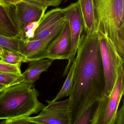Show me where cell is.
Returning <instances> with one entry per match:
<instances>
[{
  "label": "cell",
  "mask_w": 124,
  "mask_h": 124,
  "mask_svg": "<svg viewBox=\"0 0 124 124\" xmlns=\"http://www.w3.org/2000/svg\"><path fill=\"white\" fill-rule=\"evenodd\" d=\"M124 64L122 63L118 68L116 80L110 94H105L97 101L90 124H114L118 107L124 95Z\"/></svg>",
  "instance_id": "4"
},
{
  "label": "cell",
  "mask_w": 124,
  "mask_h": 124,
  "mask_svg": "<svg viewBox=\"0 0 124 124\" xmlns=\"http://www.w3.org/2000/svg\"><path fill=\"white\" fill-rule=\"evenodd\" d=\"M33 84L22 82L8 87L0 95V120L30 116L45 107L38 99Z\"/></svg>",
  "instance_id": "2"
},
{
  "label": "cell",
  "mask_w": 124,
  "mask_h": 124,
  "mask_svg": "<svg viewBox=\"0 0 124 124\" xmlns=\"http://www.w3.org/2000/svg\"><path fill=\"white\" fill-rule=\"evenodd\" d=\"M8 87L6 85L0 84V93L5 90Z\"/></svg>",
  "instance_id": "26"
},
{
  "label": "cell",
  "mask_w": 124,
  "mask_h": 124,
  "mask_svg": "<svg viewBox=\"0 0 124 124\" xmlns=\"http://www.w3.org/2000/svg\"><path fill=\"white\" fill-rule=\"evenodd\" d=\"M2 92H1V93H0V94H1V93H2Z\"/></svg>",
  "instance_id": "28"
},
{
  "label": "cell",
  "mask_w": 124,
  "mask_h": 124,
  "mask_svg": "<svg viewBox=\"0 0 124 124\" xmlns=\"http://www.w3.org/2000/svg\"><path fill=\"white\" fill-rule=\"evenodd\" d=\"M78 2L83 19L85 34L88 35L96 31L93 0H78Z\"/></svg>",
  "instance_id": "13"
},
{
  "label": "cell",
  "mask_w": 124,
  "mask_h": 124,
  "mask_svg": "<svg viewBox=\"0 0 124 124\" xmlns=\"http://www.w3.org/2000/svg\"><path fill=\"white\" fill-rule=\"evenodd\" d=\"M0 58L3 62L11 64L25 62L24 57L19 53L0 47Z\"/></svg>",
  "instance_id": "16"
},
{
  "label": "cell",
  "mask_w": 124,
  "mask_h": 124,
  "mask_svg": "<svg viewBox=\"0 0 124 124\" xmlns=\"http://www.w3.org/2000/svg\"><path fill=\"white\" fill-rule=\"evenodd\" d=\"M106 82L105 94L111 92L117 78V71L124 59L119 56L111 40L106 35L97 32Z\"/></svg>",
  "instance_id": "5"
},
{
  "label": "cell",
  "mask_w": 124,
  "mask_h": 124,
  "mask_svg": "<svg viewBox=\"0 0 124 124\" xmlns=\"http://www.w3.org/2000/svg\"><path fill=\"white\" fill-rule=\"evenodd\" d=\"M53 61L47 59L32 61L30 62L26 70L22 74L23 78V82L33 84L39 79L42 72L47 71L51 66Z\"/></svg>",
  "instance_id": "14"
},
{
  "label": "cell",
  "mask_w": 124,
  "mask_h": 124,
  "mask_svg": "<svg viewBox=\"0 0 124 124\" xmlns=\"http://www.w3.org/2000/svg\"><path fill=\"white\" fill-rule=\"evenodd\" d=\"M75 68V63L73 62L68 72L66 79L62 88L52 102L58 101L64 97L70 95L74 83V75Z\"/></svg>",
  "instance_id": "15"
},
{
  "label": "cell",
  "mask_w": 124,
  "mask_h": 124,
  "mask_svg": "<svg viewBox=\"0 0 124 124\" xmlns=\"http://www.w3.org/2000/svg\"><path fill=\"white\" fill-rule=\"evenodd\" d=\"M74 61V83L70 94L72 124L106 93V82L97 32L83 35Z\"/></svg>",
  "instance_id": "1"
},
{
  "label": "cell",
  "mask_w": 124,
  "mask_h": 124,
  "mask_svg": "<svg viewBox=\"0 0 124 124\" xmlns=\"http://www.w3.org/2000/svg\"><path fill=\"white\" fill-rule=\"evenodd\" d=\"M0 61H2V60H1V59L0 58Z\"/></svg>",
  "instance_id": "27"
},
{
  "label": "cell",
  "mask_w": 124,
  "mask_h": 124,
  "mask_svg": "<svg viewBox=\"0 0 124 124\" xmlns=\"http://www.w3.org/2000/svg\"><path fill=\"white\" fill-rule=\"evenodd\" d=\"M22 74L11 72H0V84L9 87L23 82Z\"/></svg>",
  "instance_id": "18"
},
{
  "label": "cell",
  "mask_w": 124,
  "mask_h": 124,
  "mask_svg": "<svg viewBox=\"0 0 124 124\" xmlns=\"http://www.w3.org/2000/svg\"><path fill=\"white\" fill-rule=\"evenodd\" d=\"M93 107V106H91L85 110L74 123V124H89L91 118Z\"/></svg>",
  "instance_id": "22"
},
{
  "label": "cell",
  "mask_w": 124,
  "mask_h": 124,
  "mask_svg": "<svg viewBox=\"0 0 124 124\" xmlns=\"http://www.w3.org/2000/svg\"><path fill=\"white\" fill-rule=\"evenodd\" d=\"M71 47V37L67 20L58 34L50 43L40 59L52 61L68 59Z\"/></svg>",
  "instance_id": "9"
},
{
  "label": "cell",
  "mask_w": 124,
  "mask_h": 124,
  "mask_svg": "<svg viewBox=\"0 0 124 124\" xmlns=\"http://www.w3.org/2000/svg\"><path fill=\"white\" fill-rule=\"evenodd\" d=\"M23 0H0V4L5 7L15 5Z\"/></svg>",
  "instance_id": "25"
},
{
  "label": "cell",
  "mask_w": 124,
  "mask_h": 124,
  "mask_svg": "<svg viewBox=\"0 0 124 124\" xmlns=\"http://www.w3.org/2000/svg\"><path fill=\"white\" fill-rule=\"evenodd\" d=\"M46 101L48 105L45 106L38 116L30 117L34 124H72L69 98L61 101Z\"/></svg>",
  "instance_id": "6"
},
{
  "label": "cell",
  "mask_w": 124,
  "mask_h": 124,
  "mask_svg": "<svg viewBox=\"0 0 124 124\" xmlns=\"http://www.w3.org/2000/svg\"><path fill=\"white\" fill-rule=\"evenodd\" d=\"M40 21L30 22L27 24L24 30V40L22 42H28L33 38Z\"/></svg>",
  "instance_id": "20"
},
{
  "label": "cell",
  "mask_w": 124,
  "mask_h": 124,
  "mask_svg": "<svg viewBox=\"0 0 124 124\" xmlns=\"http://www.w3.org/2000/svg\"><path fill=\"white\" fill-rule=\"evenodd\" d=\"M48 7L40 3L23 0L15 5L19 38L24 40V30L30 22L40 21Z\"/></svg>",
  "instance_id": "8"
},
{
  "label": "cell",
  "mask_w": 124,
  "mask_h": 124,
  "mask_svg": "<svg viewBox=\"0 0 124 124\" xmlns=\"http://www.w3.org/2000/svg\"><path fill=\"white\" fill-rule=\"evenodd\" d=\"M21 64H11L0 61V72H11L22 74Z\"/></svg>",
  "instance_id": "19"
},
{
  "label": "cell",
  "mask_w": 124,
  "mask_h": 124,
  "mask_svg": "<svg viewBox=\"0 0 124 124\" xmlns=\"http://www.w3.org/2000/svg\"><path fill=\"white\" fill-rule=\"evenodd\" d=\"M67 17L64 8H56L45 14L30 40L44 39L50 34L58 27L64 24Z\"/></svg>",
  "instance_id": "10"
},
{
  "label": "cell",
  "mask_w": 124,
  "mask_h": 124,
  "mask_svg": "<svg viewBox=\"0 0 124 124\" xmlns=\"http://www.w3.org/2000/svg\"><path fill=\"white\" fill-rule=\"evenodd\" d=\"M67 19L69 24L71 37V47L63 76H66L74 60L78 45L84 30V23L78 2L72 3L64 8Z\"/></svg>",
  "instance_id": "7"
},
{
  "label": "cell",
  "mask_w": 124,
  "mask_h": 124,
  "mask_svg": "<svg viewBox=\"0 0 124 124\" xmlns=\"http://www.w3.org/2000/svg\"><path fill=\"white\" fill-rule=\"evenodd\" d=\"M0 34L9 37L19 38L15 5L5 7L0 4Z\"/></svg>",
  "instance_id": "12"
},
{
  "label": "cell",
  "mask_w": 124,
  "mask_h": 124,
  "mask_svg": "<svg viewBox=\"0 0 124 124\" xmlns=\"http://www.w3.org/2000/svg\"><path fill=\"white\" fill-rule=\"evenodd\" d=\"M21 39L11 38L0 34V47L16 51L20 54Z\"/></svg>",
  "instance_id": "17"
},
{
  "label": "cell",
  "mask_w": 124,
  "mask_h": 124,
  "mask_svg": "<svg viewBox=\"0 0 124 124\" xmlns=\"http://www.w3.org/2000/svg\"><path fill=\"white\" fill-rule=\"evenodd\" d=\"M0 124H34L30 119V116H23L13 119H5L0 122Z\"/></svg>",
  "instance_id": "21"
},
{
  "label": "cell",
  "mask_w": 124,
  "mask_h": 124,
  "mask_svg": "<svg viewBox=\"0 0 124 124\" xmlns=\"http://www.w3.org/2000/svg\"><path fill=\"white\" fill-rule=\"evenodd\" d=\"M114 124H124V103L123 101L122 107L117 110L115 116Z\"/></svg>",
  "instance_id": "24"
},
{
  "label": "cell",
  "mask_w": 124,
  "mask_h": 124,
  "mask_svg": "<svg viewBox=\"0 0 124 124\" xmlns=\"http://www.w3.org/2000/svg\"><path fill=\"white\" fill-rule=\"evenodd\" d=\"M64 24L58 27L44 39L30 40L27 42H23L21 40L20 54L24 57V63L40 59L48 46L58 34Z\"/></svg>",
  "instance_id": "11"
},
{
  "label": "cell",
  "mask_w": 124,
  "mask_h": 124,
  "mask_svg": "<svg viewBox=\"0 0 124 124\" xmlns=\"http://www.w3.org/2000/svg\"><path fill=\"white\" fill-rule=\"evenodd\" d=\"M96 31L107 37L124 59V0H93Z\"/></svg>",
  "instance_id": "3"
},
{
  "label": "cell",
  "mask_w": 124,
  "mask_h": 124,
  "mask_svg": "<svg viewBox=\"0 0 124 124\" xmlns=\"http://www.w3.org/2000/svg\"><path fill=\"white\" fill-rule=\"evenodd\" d=\"M40 3L47 7H56L61 5L62 0H25Z\"/></svg>",
  "instance_id": "23"
}]
</instances>
